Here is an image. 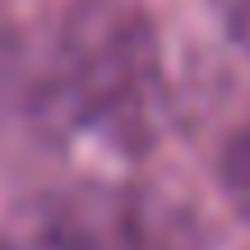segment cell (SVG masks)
Segmentation results:
<instances>
[{
	"label": "cell",
	"mask_w": 250,
	"mask_h": 250,
	"mask_svg": "<svg viewBox=\"0 0 250 250\" xmlns=\"http://www.w3.org/2000/svg\"><path fill=\"white\" fill-rule=\"evenodd\" d=\"M37 79V102L56 116L102 130L116 144H144L148 107L162 83L158 33L134 5L79 0L61 19Z\"/></svg>",
	"instance_id": "obj_1"
},
{
	"label": "cell",
	"mask_w": 250,
	"mask_h": 250,
	"mask_svg": "<svg viewBox=\"0 0 250 250\" xmlns=\"http://www.w3.org/2000/svg\"><path fill=\"white\" fill-rule=\"evenodd\" d=\"M56 250H186L171 208L134 186H74L51 213Z\"/></svg>",
	"instance_id": "obj_2"
},
{
	"label": "cell",
	"mask_w": 250,
	"mask_h": 250,
	"mask_svg": "<svg viewBox=\"0 0 250 250\" xmlns=\"http://www.w3.org/2000/svg\"><path fill=\"white\" fill-rule=\"evenodd\" d=\"M218 186H223L227 204L250 223V125L227 134L223 153H218Z\"/></svg>",
	"instance_id": "obj_3"
},
{
	"label": "cell",
	"mask_w": 250,
	"mask_h": 250,
	"mask_svg": "<svg viewBox=\"0 0 250 250\" xmlns=\"http://www.w3.org/2000/svg\"><path fill=\"white\" fill-rule=\"evenodd\" d=\"M208 5H213V19L223 23V33L250 56V0H208Z\"/></svg>",
	"instance_id": "obj_4"
}]
</instances>
